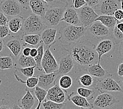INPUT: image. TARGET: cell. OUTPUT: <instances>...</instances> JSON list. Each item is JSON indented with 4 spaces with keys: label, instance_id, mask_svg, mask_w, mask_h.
Wrapping results in <instances>:
<instances>
[{
    "label": "cell",
    "instance_id": "6da1fadb",
    "mask_svg": "<svg viewBox=\"0 0 123 109\" xmlns=\"http://www.w3.org/2000/svg\"><path fill=\"white\" fill-rule=\"evenodd\" d=\"M82 39L66 50L78 69L85 70L91 64L98 63V55L95 51V44L88 39Z\"/></svg>",
    "mask_w": 123,
    "mask_h": 109
},
{
    "label": "cell",
    "instance_id": "7a4b0ae2",
    "mask_svg": "<svg viewBox=\"0 0 123 109\" xmlns=\"http://www.w3.org/2000/svg\"><path fill=\"white\" fill-rule=\"evenodd\" d=\"M87 28L82 25H72L67 24L60 27L58 40L66 48L79 42L87 34Z\"/></svg>",
    "mask_w": 123,
    "mask_h": 109
},
{
    "label": "cell",
    "instance_id": "3957f363",
    "mask_svg": "<svg viewBox=\"0 0 123 109\" xmlns=\"http://www.w3.org/2000/svg\"><path fill=\"white\" fill-rule=\"evenodd\" d=\"M46 28L42 17L32 13L25 19L21 30L24 34H40Z\"/></svg>",
    "mask_w": 123,
    "mask_h": 109
},
{
    "label": "cell",
    "instance_id": "277c9868",
    "mask_svg": "<svg viewBox=\"0 0 123 109\" xmlns=\"http://www.w3.org/2000/svg\"><path fill=\"white\" fill-rule=\"evenodd\" d=\"M94 87L100 93L105 92H119L123 93V89L118 81L107 77L101 79H96Z\"/></svg>",
    "mask_w": 123,
    "mask_h": 109
},
{
    "label": "cell",
    "instance_id": "5b68a950",
    "mask_svg": "<svg viewBox=\"0 0 123 109\" xmlns=\"http://www.w3.org/2000/svg\"><path fill=\"white\" fill-rule=\"evenodd\" d=\"M67 7L56 6L49 7L43 17L46 27H57L60 24L61 19Z\"/></svg>",
    "mask_w": 123,
    "mask_h": 109
},
{
    "label": "cell",
    "instance_id": "8992f818",
    "mask_svg": "<svg viewBox=\"0 0 123 109\" xmlns=\"http://www.w3.org/2000/svg\"><path fill=\"white\" fill-rule=\"evenodd\" d=\"M120 8L118 0H101L93 9L98 15L113 16L115 12Z\"/></svg>",
    "mask_w": 123,
    "mask_h": 109
},
{
    "label": "cell",
    "instance_id": "52a82bcc",
    "mask_svg": "<svg viewBox=\"0 0 123 109\" xmlns=\"http://www.w3.org/2000/svg\"><path fill=\"white\" fill-rule=\"evenodd\" d=\"M81 25L86 28L89 27L95 21L98 15L95 12L93 8L87 5H85L80 9L77 10Z\"/></svg>",
    "mask_w": 123,
    "mask_h": 109
},
{
    "label": "cell",
    "instance_id": "ba28073f",
    "mask_svg": "<svg viewBox=\"0 0 123 109\" xmlns=\"http://www.w3.org/2000/svg\"><path fill=\"white\" fill-rule=\"evenodd\" d=\"M112 32L110 29L99 22L95 21L87 29V33L97 39L112 38Z\"/></svg>",
    "mask_w": 123,
    "mask_h": 109
},
{
    "label": "cell",
    "instance_id": "9c48e42d",
    "mask_svg": "<svg viewBox=\"0 0 123 109\" xmlns=\"http://www.w3.org/2000/svg\"><path fill=\"white\" fill-rule=\"evenodd\" d=\"M119 100L113 95L109 93H100L93 103L94 108L98 109H108L118 103Z\"/></svg>",
    "mask_w": 123,
    "mask_h": 109
},
{
    "label": "cell",
    "instance_id": "30bf717a",
    "mask_svg": "<svg viewBox=\"0 0 123 109\" xmlns=\"http://www.w3.org/2000/svg\"><path fill=\"white\" fill-rule=\"evenodd\" d=\"M0 10L9 17L18 16L22 13V7L17 0H3L0 3Z\"/></svg>",
    "mask_w": 123,
    "mask_h": 109
},
{
    "label": "cell",
    "instance_id": "8fae6325",
    "mask_svg": "<svg viewBox=\"0 0 123 109\" xmlns=\"http://www.w3.org/2000/svg\"><path fill=\"white\" fill-rule=\"evenodd\" d=\"M48 47L44 52L42 61V67L45 73L56 72L58 69V63Z\"/></svg>",
    "mask_w": 123,
    "mask_h": 109
},
{
    "label": "cell",
    "instance_id": "7c38bea8",
    "mask_svg": "<svg viewBox=\"0 0 123 109\" xmlns=\"http://www.w3.org/2000/svg\"><path fill=\"white\" fill-rule=\"evenodd\" d=\"M58 69L57 71L58 76L68 74L74 68V62L69 54L62 55L58 59Z\"/></svg>",
    "mask_w": 123,
    "mask_h": 109
},
{
    "label": "cell",
    "instance_id": "4fadbf2b",
    "mask_svg": "<svg viewBox=\"0 0 123 109\" xmlns=\"http://www.w3.org/2000/svg\"><path fill=\"white\" fill-rule=\"evenodd\" d=\"M66 96L64 91L58 84H55L47 90L46 99L58 103H65Z\"/></svg>",
    "mask_w": 123,
    "mask_h": 109
},
{
    "label": "cell",
    "instance_id": "5bb4252c",
    "mask_svg": "<svg viewBox=\"0 0 123 109\" xmlns=\"http://www.w3.org/2000/svg\"><path fill=\"white\" fill-rule=\"evenodd\" d=\"M115 42L111 38H105L101 40L95 47V51L98 55V63H101L102 57L111 52L114 48Z\"/></svg>",
    "mask_w": 123,
    "mask_h": 109
},
{
    "label": "cell",
    "instance_id": "9a60e30c",
    "mask_svg": "<svg viewBox=\"0 0 123 109\" xmlns=\"http://www.w3.org/2000/svg\"><path fill=\"white\" fill-rule=\"evenodd\" d=\"M61 22L72 25H81L77 11L72 6H68L64 11Z\"/></svg>",
    "mask_w": 123,
    "mask_h": 109
},
{
    "label": "cell",
    "instance_id": "2e32d148",
    "mask_svg": "<svg viewBox=\"0 0 123 109\" xmlns=\"http://www.w3.org/2000/svg\"><path fill=\"white\" fill-rule=\"evenodd\" d=\"M84 71L92 76L93 77L98 79H103L112 76L106 70L104 69L101 66L100 63L91 64L86 68Z\"/></svg>",
    "mask_w": 123,
    "mask_h": 109
},
{
    "label": "cell",
    "instance_id": "e0dca14e",
    "mask_svg": "<svg viewBox=\"0 0 123 109\" xmlns=\"http://www.w3.org/2000/svg\"><path fill=\"white\" fill-rule=\"evenodd\" d=\"M5 45L10 49L14 57H18L23 51L21 38L19 36H12L5 41Z\"/></svg>",
    "mask_w": 123,
    "mask_h": 109
},
{
    "label": "cell",
    "instance_id": "ac0fdd59",
    "mask_svg": "<svg viewBox=\"0 0 123 109\" xmlns=\"http://www.w3.org/2000/svg\"><path fill=\"white\" fill-rule=\"evenodd\" d=\"M29 6L32 13L42 18L49 8L48 3L44 0H30Z\"/></svg>",
    "mask_w": 123,
    "mask_h": 109
},
{
    "label": "cell",
    "instance_id": "d6986e66",
    "mask_svg": "<svg viewBox=\"0 0 123 109\" xmlns=\"http://www.w3.org/2000/svg\"><path fill=\"white\" fill-rule=\"evenodd\" d=\"M67 99L81 109H93L94 108L93 104L90 103L88 100L74 92H71L67 96Z\"/></svg>",
    "mask_w": 123,
    "mask_h": 109
},
{
    "label": "cell",
    "instance_id": "ffe728a7",
    "mask_svg": "<svg viewBox=\"0 0 123 109\" xmlns=\"http://www.w3.org/2000/svg\"><path fill=\"white\" fill-rule=\"evenodd\" d=\"M58 75L57 72L51 73H43L38 77V86L48 90L52 84H55Z\"/></svg>",
    "mask_w": 123,
    "mask_h": 109
},
{
    "label": "cell",
    "instance_id": "44dd1931",
    "mask_svg": "<svg viewBox=\"0 0 123 109\" xmlns=\"http://www.w3.org/2000/svg\"><path fill=\"white\" fill-rule=\"evenodd\" d=\"M57 29L55 28H46L40 34L42 42L45 45L50 47L55 43L57 37Z\"/></svg>",
    "mask_w": 123,
    "mask_h": 109
},
{
    "label": "cell",
    "instance_id": "7402d4cb",
    "mask_svg": "<svg viewBox=\"0 0 123 109\" xmlns=\"http://www.w3.org/2000/svg\"><path fill=\"white\" fill-rule=\"evenodd\" d=\"M25 91V95L18 100L17 104L22 109H33L36 100L31 91L26 89Z\"/></svg>",
    "mask_w": 123,
    "mask_h": 109
},
{
    "label": "cell",
    "instance_id": "603a6c76",
    "mask_svg": "<svg viewBox=\"0 0 123 109\" xmlns=\"http://www.w3.org/2000/svg\"><path fill=\"white\" fill-rule=\"evenodd\" d=\"M24 21V19L22 16L14 17L8 22L7 25L11 32L17 33L22 29Z\"/></svg>",
    "mask_w": 123,
    "mask_h": 109
},
{
    "label": "cell",
    "instance_id": "cb8c5ba5",
    "mask_svg": "<svg viewBox=\"0 0 123 109\" xmlns=\"http://www.w3.org/2000/svg\"><path fill=\"white\" fill-rule=\"evenodd\" d=\"M95 21H99L102 24H103L112 31H113L117 22L113 16L105 15H99L96 19Z\"/></svg>",
    "mask_w": 123,
    "mask_h": 109
},
{
    "label": "cell",
    "instance_id": "d4e9b609",
    "mask_svg": "<svg viewBox=\"0 0 123 109\" xmlns=\"http://www.w3.org/2000/svg\"><path fill=\"white\" fill-rule=\"evenodd\" d=\"M16 65L20 68L31 67L36 66V63L34 58L31 56H25L22 54L18 57Z\"/></svg>",
    "mask_w": 123,
    "mask_h": 109
},
{
    "label": "cell",
    "instance_id": "484cf974",
    "mask_svg": "<svg viewBox=\"0 0 123 109\" xmlns=\"http://www.w3.org/2000/svg\"><path fill=\"white\" fill-rule=\"evenodd\" d=\"M22 39L24 43L32 46H36L42 42L40 34H24Z\"/></svg>",
    "mask_w": 123,
    "mask_h": 109
},
{
    "label": "cell",
    "instance_id": "4316f807",
    "mask_svg": "<svg viewBox=\"0 0 123 109\" xmlns=\"http://www.w3.org/2000/svg\"><path fill=\"white\" fill-rule=\"evenodd\" d=\"M78 83L84 87H90L94 86L95 83V80L93 77L89 75V73L84 74L79 76L77 79Z\"/></svg>",
    "mask_w": 123,
    "mask_h": 109
},
{
    "label": "cell",
    "instance_id": "83f0119b",
    "mask_svg": "<svg viewBox=\"0 0 123 109\" xmlns=\"http://www.w3.org/2000/svg\"><path fill=\"white\" fill-rule=\"evenodd\" d=\"M14 61L11 56H0V70H4L13 68Z\"/></svg>",
    "mask_w": 123,
    "mask_h": 109
},
{
    "label": "cell",
    "instance_id": "f1b7e54d",
    "mask_svg": "<svg viewBox=\"0 0 123 109\" xmlns=\"http://www.w3.org/2000/svg\"><path fill=\"white\" fill-rule=\"evenodd\" d=\"M14 75H15V78L17 81L21 82L22 83L26 84V87L28 88H30V89H33V88H35L36 86H37L38 83L39 78L38 77L33 76L30 78H27L26 81H23L22 79L18 77L16 73H14Z\"/></svg>",
    "mask_w": 123,
    "mask_h": 109
},
{
    "label": "cell",
    "instance_id": "f546056e",
    "mask_svg": "<svg viewBox=\"0 0 123 109\" xmlns=\"http://www.w3.org/2000/svg\"><path fill=\"white\" fill-rule=\"evenodd\" d=\"M73 84V80L71 77L67 75L61 76L59 80V86L65 90L71 87Z\"/></svg>",
    "mask_w": 123,
    "mask_h": 109
},
{
    "label": "cell",
    "instance_id": "4dcf8cb0",
    "mask_svg": "<svg viewBox=\"0 0 123 109\" xmlns=\"http://www.w3.org/2000/svg\"><path fill=\"white\" fill-rule=\"evenodd\" d=\"M77 92L79 95L84 97L88 100H92L95 94V91L94 90L85 87L78 88L77 89Z\"/></svg>",
    "mask_w": 123,
    "mask_h": 109
},
{
    "label": "cell",
    "instance_id": "1f68e13d",
    "mask_svg": "<svg viewBox=\"0 0 123 109\" xmlns=\"http://www.w3.org/2000/svg\"><path fill=\"white\" fill-rule=\"evenodd\" d=\"M34 94L38 101V103L42 104V103L45 101L46 98L47 90L37 85L35 88Z\"/></svg>",
    "mask_w": 123,
    "mask_h": 109
},
{
    "label": "cell",
    "instance_id": "d6a6232c",
    "mask_svg": "<svg viewBox=\"0 0 123 109\" xmlns=\"http://www.w3.org/2000/svg\"><path fill=\"white\" fill-rule=\"evenodd\" d=\"M42 104L43 109H64L66 103H58L50 100H45Z\"/></svg>",
    "mask_w": 123,
    "mask_h": 109
},
{
    "label": "cell",
    "instance_id": "836d02e7",
    "mask_svg": "<svg viewBox=\"0 0 123 109\" xmlns=\"http://www.w3.org/2000/svg\"><path fill=\"white\" fill-rule=\"evenodd\" d=\"M38 54L36 57L34 58L35 62L36 63V68L39 71H42L43 68L42 67V61L44 54V48L43 45H40L37 48Z\"/></svg>",
    "mask_w": 123,
    "mask_h": 109
},
{
    "label": "cell",
    "instance_id": "e575fe53",
    "mask_svg": "<svg viewBox=\"0 0 123 109\" xmlns=\"http://www.w3.org/2000/svg\"><path fill=\"white\" fill-rule=\"evenodd\" d=\"M48 3L49 7L62 6L68 7L69 4L67 0H44Z\"/></svg>",
    "mask_w": 123,
    "mask_h": 109
},
{
    "label": "cell",
    "instance_id": "d590c367",
    "mask_svg": "<svg viewBox=\"0 0 123 109\" xmlns=\"http://www.w3.org/2000/svg\"><path fill=\"white\" fill-rule=\"evenodd\" d=\"M112 38L115 44H118L123 41V34L116 28V26L113 31Z\"/></svg>",
    "mask_w": 123,
    "mask_h": 109
},
{
    "label": "cell",
    "instance_id": "8d00e7d4",
    "mask_svg": "<svg viewBox=\"0 0 123 109\" xmlns=\"http://www.w3.org/2000/svg\"><path fill=\"white\" fill-rule=\"evenodd\" d=\"M36 67V66L27 68H20L19 70L23 76H24L27 78H30L34 76L35 69Z\"/></svg>",
    "mask_w": 123,
    "mask_h": 109
},
{
    "label": "cell",
    "instance_id": "74e56055",
    "mask_svg": "<svg viewBox=\"0 0 123 109\" xmlns=\"http://www.w3.org/2000/svg\"><path fill=\"white\" fill-rule=\"evenodd\" d=\"M10 30L7 25L0 26V38H4L9 35Z\"/></svg>",
    "mask_w": 123,
    "mask_h": 109
},
{
    "label": "cell",
    "instance_id": "f35d334b",
    "mask_svg": "<svg viewBox=\"0 0 123 109\" xmlns=\"http://www.w3.org/2000/svg\"><path fill=\"white\" fill-rule=\"evenodd\" d=\"M86 5L85 0H73L72 6L76 10L80 9Z\"/></svg>",
    "mask_w": 123,
    "mask_h": 109
},
{
    "label": "cell",
    "instance_id": "ab89813d",
    "mask_svg": "<svg viewBox=\"0 0 123 109\" xmlns=\"http://www.w3.org/2000/svg\"><path fill=\"white\" fill-rule=\"evenodd\" d=\"M0 109H12L11 103L5 99L0 100Z\"/></svg>",
    "mask_w": 123,
    "mask_h": 109
},
{
    "label": "cell",
    "instance_id": "60d3db41",
    "mask_svg": "<svg viewBox=\"0 0 123 109\" xmlns=\"http://www.w3.org/2000/svg\"><path fill=\"white\" fill-rule=\"evenodd\" d=\"M113 16L117 22H121L123 20V11L121 9L116 10Z\"/></svg>",
    "mask_w": 123,
    "mask_h": 109
},
{
    "label": "cell",
    "instance_id": "b9f144b4",
    "mask_svg": "<svg viewBox=\"0 0 123 109\" xmlns=\"http://www.w3.org/2000/svg\"><path fill=\"white\" fill-rule=\"evenodd\" d=\"M8 20L6 15H5L4 13L0 11V26L7 25Z\"/></svg>",
    "mask_w": 123,
    "mask_h": 109
},
{
    "label": "cell",
    "instance_id": "7bdbcfd3",
    "mask_svg": "<svg viewBox=\"0 0 123 109\" xmlns=\"http://www.w3.org/2000/svg\"><path fill=\"white\" fill-rule=\"evenodd\" d=\"M85 1L86 2V5L94 8L101 2V0H85Z\"/></svg>",
    "mask_w": 123,
    "mask_h": 109
},
{
    "label": "cell",
    "instance_id": "ee69618b",
    "mask_svg": "<svg viewBox=\"0 0 123 109\" xmlns=\"http://www.w3.org/2000/svg\"><path fill=\"white\" fill-rule=\"evenodd\" d=\"M17 1L19 3V4L22 6L26 10H28L29 6V3H30V0H17Z\"/></svg>",
    "mask_w": 123,
    "mask_h": 109
},
{
    "label": "cell",
    "instance_id": "f6af8a7d",
    "mask_svg": "<svg viewBox=\"0 0 123 109\" xmlns=\"http://www.w3.org/2000/svg\"><path fill=\"white\" fill-rule=\"evenodd\" d=\"M31 49L30 47H25L23 49L22 54L25 56H30V53L31 51Z\"/></svg>",
    "mask_w": 123,
    "mask_h": 109
},
{
    "label": "cell",
    "instance_id": "bcb514c9",
    "mask_svg": "<svg viewBox=\"0 0 123 109\" xmlns=\"http://www.w3.org/2000/svg\"><path fill=\"white\" fill-rule=\"evenodd\" d=\"M117 74L119 77L123 76V62L119 64L117 69Z\"/></svg>",
    "mask_w": 123,
    "mask_h": 109
},
{
    "label": "cell",
    "instance_id": "7dc6e473",
    "mask_svg": "<svg viewBox=\"0 0 123 109\" xmlns=\"http://www.w3.org/2000/svg\"><path fill=\"white\" fill-rule=\"evenodd\" d=\"M119 54L121 59L123 60V41L120 43L119 46Z\"/></svg>",
    "mask_w": 123,
    "mask_h": 109
},
{
    "label": "cell",
    "instance_id": "c3c4849f",
    "mask_svg": "<svg viewBox=\"0 0 123 109\" xmlns=\"http://www.w3.org/2000/svg\"><path fill=\"white\" fill-rule=\"evenodd\" d=\"M38 54V50L36 48H33L31 49V51L30 53V56L33 58H35L36 57V56Z\"/></svg>",
    "mask_w": 123,
    "mask_h": 109
},
{
    "label": "cell",
    "instance_id": "681fc988",
    "mask_svg": "<svg viewBox=\"0 0 123 109\" xmlns=\"http://www.w3.org/2000/svg\"><path fill=\"white\" fill-rule=\"evenodd\" d=\"M116 27L119 31L122 32L123 30V22H117Z\"/></svg>",
    "mask_w": 123,
    "mask_h": 109
},
{
    "label": "cell",
    "instance_id": "f907efd6",
    "mask_svg": "<svg viewBox=\"0 0 123 109\" xmlns=\"http://www.w3.org/2000/svg\"><path fill=\"white\" fill-rule=\"evenodd\" d=\"M4 47V42L2 38H0V52H1Z\"/></svg>",
    "mask_w": 123,
    "mask_h": 109
},
{
    "label": "cell",
    "instance_id": "816d5d0a",
    "mask_svg": "<svg viewBox=\"0 0 123 109\" xmlns=\"http://www.w3.org/2000/svg\"><path fill=\"white\" fill-rule=\"evenodd\" d=\"M12 109H22L20 108L19 106L18 105V104H14L12 107Z\"/></svg>",
    "mask_w": 123,
    "mask_h": 109
},
{
    "label": "cell",
    "instance_id": "f5cc1de1",
    "mask_svg": "<svg viewBox=\"0 0 123 109\" xmlns=\"http://www.w3.org/2000/svg\"><path fill=\"white\" fill-rule=\"evenodd\" d=\"M119 83L121 84V87H123V77H119Z\"/></svg>",
    "mask_w": 123,
    "mask_h": 109
},
{
    "label": "cell",
    "instance_id": "db71d44e",
    "mask_svg": "<svg viewBox=\"0 0 123 109\" xmlns=\"http://www.w3.org/2000/svg\"><path fill=\"white\" fill-rule=\"evenodd\" d=\"M120 3V6H121V10L123 11V0H118Z\"/></svg>",
    "mask_w": 123,
    "mask_h": 109
},
{
    "label": "cell",
    "instance_id": "11a10c76",
    "mask_svg": "<svg viewBox=\"0 0 123 109\" xmlns=\"http://www.w3.org/2000/svg\"><path fill=\"white\" fill-rule=\"evenodd\" d=\"M41 106H42V104H41V103H38V104L37 106V107L35 108V109H40Z\"/></svg>",
    "mask_w": 123,
    "mask_h": 109
},
{
    "label": "cell",
    "instance_id": "9f6ffc18",
    "mask_svg": "<svg viewBox=\"0 0 123 109\" xmlns=\"http://www.w3.org/2000/svg\"><path fill=\"white\" fill-rule=\"evenodd\" d=\"M67 1H68L69 5L70 4V3H72V1H73V0H67Z\"/></svg>",
    "mask_w": 123,
    "mask_h": 109
},
{
    "label": "cell",
    "instance_id": "6f0895ef",
    "mask_svg": "<svg viewBox=\"0 0 123 109\" xmlns=\"http://www.w3.org/2000/svg\"><path fill=\"white\" fill-rule=\"evenodd\" d=\"M2 80H1V79H0V85H1V83H2Z\"/></svg>",
    "mask_w": 123,
    "mask_h": 109
},
{
    "label": "cell",
    "instance_id": "680465c9",
    "mask_svg": "<svg viewBox=\"0 0 123 109\" xmlns=\"http://www.w3.org/2000/svg\"></svg>",
    "mask_w": 123,
    "mask_h": 109
}]
</instances>
